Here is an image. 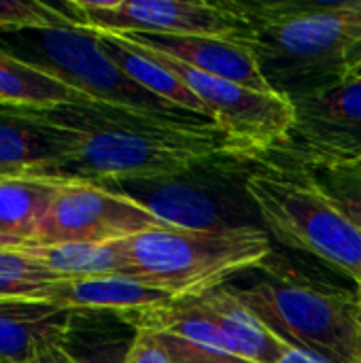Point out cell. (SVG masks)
<instances>
[{"label":"cell","instance_id":"cell-1","mask_svg":"<svg viewBox=\"0 0 361 363\" xmlns=\"http://www.w3.org/2000/svg\"><path fill=\"white\" fill-rule=\"evenodd\" d=\"M70 143L55 181L111 183L179 179L236 157L228 138L204 117L162 115L106 102L43 108Z\"/></svg>","mask_w":361,"mask_h":363},{"label":"cell","instance_id":"cell-2","mask_svg":"<svg viewBox=\"0 0 361 363\" xmlns=\"http://www.w3.org/2000/svg\"><path fill=\"white\" fill-rule=\"evenodd\" d=\"M240 17L236 38L260 57L279 91L283 83L311 81V87L343 77L345 60L361 38V0H226Z\"/></svg>","mask_w":361,"mask_h":363},{"label":"cell","instance_id":"cell-3","mask_svg":"<svg viewBox=\"0 0 361 363\" xmlns=\"http://www.w3.org/2000/svg\"><path fill=\"white\" fill-rule=\"evenodd\" d=\"M126 277L174 300L204 298L272 255L270 234L255 225L151 230L121 240Z\"/></svg>","mask_w":361,"mask_h":363},{"label":"cell","instance_id":"cell-4","mask_svg":"<svg viewBox=\"0 0 361 363\" xmlns=\"http://www.w3.org/2000/svg\"><path fill=\"white\" fill-rule=\"evenodd\" d=\"M245 191L272 238L321 259L361 289V228L306 174L253 172Z\"/></svg>","mask_w":361,"mask_h":363},{"label":"cell","instance_id":"cell-5","mask_svg":"<svg viewBox=\"0 0 361 363\" xmlns=\"http://www.w3.org/2000/svg\"><path fill=\"white\" fill-rule=\"evenodd\" d=\"M232 289V287H230ZM232 294L281 340L328 363H360L361 302L357 291L266 277Z\"/></svg>","mask_w":361,"mask_h":363},{"label":"cell","instance_id":"cell-6","mask_svg":"<svg viewBox=\"0 0 361 363\" xmlns=\"http://www.w3.org/2000/svg\"><path fill=\"white\" fill-rule=\"evenodd\" d=\"M0 49L94 102L162 115H191L151 96L126 77L104 53L98 34L77 21L49 28L0 30Z\"/></svg>","mask_w":361,"mask_h":363},{"label":"cell","instance_id":"cell-7","mask_svg":"<svg viewBox=\"0 0 361 363\" xmlns=\"http://www.w3.org/2000/svg\"><path fill=\"white\" fill-rule=\"evenodd\" d=\"M294 123L285 140L264 153L268 164L311 172L361 164V77H343L289 96Z\"/></svg>","mask_w":361,"mask_h":363},{"label":"cell","instance_id":"cell-8","mask_svg":"<svg viewBox=\"0 0 361 363\" xmlns=\"http://www.w3.org/2000/svg\"><path fill=\"white\" fill-rule=\"evenodd\" d=\"M134 45L174 77H179L181 83L202 102L209 119L228 138L236 157L260 160L264 153L285 140L294 123V102L287 94L257 91L234 81L194 70L164 55L162 51L143 47L138 43Z\"/></svg>","mask_w":361,"mask_h":363},{"label":"cell","instance_id":"cell-9","mask_svg":"<svg viewBox=\"0 0 361 363\" xmlns=\"http://www.w3.org/2000/svg\"><path fill=\"white\" fill-rule=\"evenodd\" d=\"M172 230L138 202L96 183L62 181L30 247L45 245H106L130 236Z\"/></svg>","mask_w":361,"mask_h":363},{"label":"cell","instance_id":"cell-10","mask_svg":"<svg viewBox=\"0 0 361 363\" xmlns=\"http://www.w3.org/2000/svg\"><path fill=\"white\" fill-rule=\"evenodd\" d=\"M64 6L79 26L109 34H243V21L226 0H74Z\"/></svg>","mask_w":361,"mask_h":363},{"label":"cell","instance_id":"cell-11","mask_svg":"<svg viewBox=\"0 0 361 363\" xmlns=\"http://www.w3.org/2000/svg\"><path fill=\"white\" fill-rule=\"evenodd\" d=\"M121 319L132 323L134 330L153 332L172 363H249L234 353L200 298L172 300Z\"/></svg>","mask_w":361,"mask_h":363},{"label":"cell","instance_id":"cell-12","mask_svg":"<svg viewBox=\"0 0 361 363\" xmlns=\"http://www.w3.org/2000/svg\"><path fill=\"white\" fill-rule=\"evenodd\" d=\"M68 151V134L43 108L0 104V179H53Z\"/></svg>","mask_w":361,"mask_h":363},{"label":"cell","instance_id":"cell-13","mask_svg":"<svg viewBox=\"0 0 361 363\" xmlns=\"http://www.w3.org/2000/svg\"><path fill=\"white\" fill-rule=\"evenodd\" d=\"M130 40L162 51L164 55L213 77L234 81L257 91H277L266 79L260 57L251 47L232 36L206 34H123Z\"/></svg>","mask_w":361,"mask_h":363},{"label":"cell","instance_id":"cell-14","mask_svg":"<svg viewBox=\"0 0 361 363\" xmlns=\"http://www.w3.org/2000/svg\"><path fill=\"white\" fill-rule=\"evenodd\" d=\"M34 300L49 302L68 313H117L123 317L164 306L174 298L128 277H94L57 279Z\"/></svg>","mask_w":361,"mask_h":363},{"label":"cell","instance_id":"cell-15","mask_svg":"<svg viewBox=\"0 0 361 363\" xmlns=\"http://www.w3.org/2000/svg\"><path fill=\"white\" fill-rule=\"evenodd\" d=\"M117 191L151 215L177 230H217L226 228L217 204L198 187L181 183L179 179H149V181H111L96 183Z\"/></svg>","mask_w":361,"mask_h":363},{"label":"cell","instance_id":"cell-16","mask_svg":"<svg viewBox=\"0 0 361 363\" xmlns=\"http://www.w3.org/2000/svg\"><path fill=\"white\" fill-rule=\"evenodd\" d=\"M74 313L43 300L0 296V363H32L51 342H66Z\"/></svg>","mask_w":361,"mask_h":363},{"label":"cell","instance_id":"cell-17","mask_svg":"<svg viewBox=\"0 0 361 363\" xmlns=\"http://www.w3.org/2000/svg\"><path fill=\"white\" fill-rule=\"evenodd\" d=\"M200 300L240 359L249 363H277L291 349L255 313H251L230 287L211 291Z\"/></svg>","mask_w":361,"mask_h":363},{"label":"cell","instance_id":"cell-18","mask_svg":"<svg viewBox=\"0 0 361 363\" xmlns=\"http://www.w3.org/2000/svg\"><path fill=\"white\" fill-rule=\"evenodd\" d=\"M62 181L43 177L0 179V247H30Z\"/></svg>","mask_w":361,"mask_h":363},{"label":"cell","instance_id":"cell-19","mask_svg":"<svg viewBox=\"0 0 361 363\" xmlns=\"http://www.w3.org/2000/svg\"><path fill=\"white\" fill-rule=\"evenodd\" d=\"M96 34L102 43L104 53L136 85H140L145 91H149L151 96L164 100L166 104H170L179 111L209 119L202 102L181 83V79L174 77L170 70H166L162 64H157L153 57H149L145 51H140L134 43H130L121 34H109V32H96Z\"/></svg>","mask_w":361,"mask_h":363},{"label":"cell","instance_id":"cell-20","mask_svg":"<svg viewBox=\"0 0 361 363\" xmlns=\"http://www.w3.org/2000/svg\"><path fill=\"white\" fill-rule=\"evenodd\" d=\"M87 100L62 81L0 49V104L51 108Z\"/></svg>","mask_w":361,"mask_h":363},{"label":"cell","instance_id":"cell-21","mask_svg":"<svg viewBox=\"0 0 361 363\" xmlns=\"http://www.w3.org/2000/svg\"><path fill=\"white\" fill-rule=\"evenodd\" d=\"M30 249L57 279H94V277H126V259L121 240L106 245H45Z\"/></svg>","mask_w":361,"mask_h":363},{"label":"cell","instance_id":"cell-22","mask_svg":"<svg viewBox=\"0 0 361 363\" xmlns=\"http://www.w3.org/2000/svg\"><path fill=\"white\" fill-rule=\"evenodd\" d=\"M57 281L53 272L30 251L0 247V296L34 300L47 285Z\"/></svg>","mask_w":361,"mask_h":363},{"label":"cell","instance_id":"cell-23","mask_svg":"<svg viewBox=\"0 0 361 363\" xmlns=\"http://www.w3.org/2000/svg\"><path fill=\"white\" fill-rule=\"evenodd\" d=\"M361 228V164L302 172Z\"/></svg>","mask_w":361,"mask_h":363},{"label":"cell","instance_id":"cell-24","mask_svg":"<svg viewBox=\"0 0 361 363\" xmlns=\"http://www.w3.org/2000/svg\"><path fill=\"white\" fill-rule=\"evenodd\" d=\"M74 21L64 4L38 0H0V30L49 28Z\"/></svg>","mask_w":361,"mask_h":363},{"label":"cell","instance_id":"cell-25","mask_svg":"<svg viewBox=\"0 0 361 363\" xmlns=\"http://www.w3.org/2000/svg\"><path fill=\"white\" fill-rule=\"evenodd\" d=\"M123 363H172V359L153 332L136 330L132 342L123 351Z\"/></svg>","mask_w":361,"mask_h":363},{"label":"cell","instance_id":"cell-26","mask_svg":"<svg viewBox=\"0 0 361 363\" xmlns=\"http://www.w3.org/2000/svg\"><path fill=\"white\" fill-rule=\"evenodd\" d=\"M32 363H85L83 359L74 357L68 349L66 342H51L47 347H43Z\"/></svg>","mask_w":361,"mask_h":363},{"label":"cell","instance_id":"cell-27","mask_svg":"<svg viewBox=\"0 0 361 363\" xmlns=\"http://www.w3.org/2000/svg\"><path fill=\"white\" fill-rule=\"evenodd\" d=\"M343 77H361V38L355 43V47L349 51V55L345 60Z\"/></svg>","mask_w":361,"mask_h":363},{"label":"cell","instance_id":"cell-28","mask_svg":"<svg viewBox=\"0 0 361 363\" xmlns=\"http://www.w3.org/2000/svg\"><path fill=\"white\" fill-rule=\"evenodd\" d=\"M277 363H328L323 362V359H319V357H315L313 353H306V351H302V349H289L281 359Z\"/></svg>","mask_w":361,"mask_h":363},{"label":"cell","instance_id":"cell-29","mask_svg":"<svg viewBox=\"0 0 361 363\" xmlns=\"http://www.w3.org/2000/svg\"><path fill=\"white\" fill-rule=\"evenodd\" d=\"M85 363H87V362H85ZM104 363H123V357H121L119 362H104Z\"/></svg>","mask_w":361,"mask_h":363},{"label":"cell","instance_id":"cell-30","mask_svg":"<svg viewBox=\"0 0 361 363\" xmlns=\"http://www.w3.org/2000/svg\"><path fill=\"white\" fill-rule=\"evenodd\" d=\"M357 296H360V302H361V289H357Z\"/></svg>","mask_w":361,"mask_h":363},{"label":"cell","instance_id":"cell-31","mask_svg":"<svg viewBox=\"0 0 361 363\" xmlns=\"http://www.w3.org/2000/svg\"><path fill=\"white\" fill-rule=\"evenodd\" d=\"M360 363H361V355H360Z\"/></svg>","mask_w":361,"mask_h":363}]
</instances>
